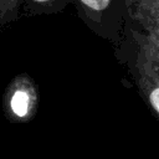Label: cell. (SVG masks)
<instances>
[{
  "label": "cell",
  "mask_w": 159,
  "mask_h": 159,
  "mask_svg": "<svg viewBox=\"0 0 159 159\" xmlns=\"http://www.w3.org/2000/svg\"><path fill=\"white\" fill-rule=\"evenodd\" d=\"M39 107V92L34 80L21 73L7 84L2 97V111L5 117L14 123L31 120Z\"/></svg>",
  "instance_id": "obj_1"
},
{
  "label": "cell",
  "mask_w": 159,
  "mask_h": 159,
  "mask_svg": "<svg viewBox=\"0 0 159 159\" xmlns=\"http://www.w3.org/2000/svg\"><path fill=\"white\" fill-rule=\"evenodd\" d=\"M77 16L82 22L99 36L107 35L108 20L114 0H71Z\"/></svg>",
  "instance_id": "obj_2"
},
{
  "label": "cell",
  "mask_w": 159,
  "mask_h": 159,
  "mask_svg": "<svg viewBox=\"0 0 159 159\" xmlns=\"http://www.w3.org/2000/svg\"><path fill=\"white\" fill-rule=\"evenodd\" d=\"M71 0H24L22 16L34 17L42 15H55L65 10Z\"/></svg>",
  "instance_id": "obj_3"
},
{
  "label": "cell",
  "mask_w": 159,
  "mask_h": 159,
  "mask_svg": "<svg viewBox=\"0 0 159 159\" xmlns=\"http://www.w3.org/2000/svg\"><path fill=\"white\" fill-rule=\"evenodd\" d=\"M24 0H0V26L16 22L22 16Z\"/></svg>",
  "instance_id": "obj_4"
},
{
  "label": "cell",
  "mask_w": 159,
  "mask_h": 159,
  "mask_svg": "<svg viewBox=\"0 0 159 159\" xmlns=\"http://www.w3.org/2000/svg\"><path fill=\"white\" fill-rule=\"evenodd\" d=\"M150 102L155 107V109L159 112V88H155L150 93Z\"/></svg>",
  "instance_id": "obj_5"
}]
</instances>
